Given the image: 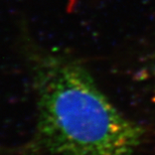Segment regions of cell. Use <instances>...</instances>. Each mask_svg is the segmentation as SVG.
Listing matches in <instances>:
<instances>
[{
    "label": "cell",
    "instance_id": "cell-1",
    "mask_svg": "<svg viewBox=\"0 0 155 155\" xmlns=\"http://www.w3.org/2000/svg\"><path fill=\"white\" fill-rule=\"evenodd\" d=\"M21 51L36 120L22 155H137L144 129L105 95L82 60L40 45L26 31Z\"/></svg>",
    "mask_w": 155,
    "mask_h": 155
}]
</instances>
